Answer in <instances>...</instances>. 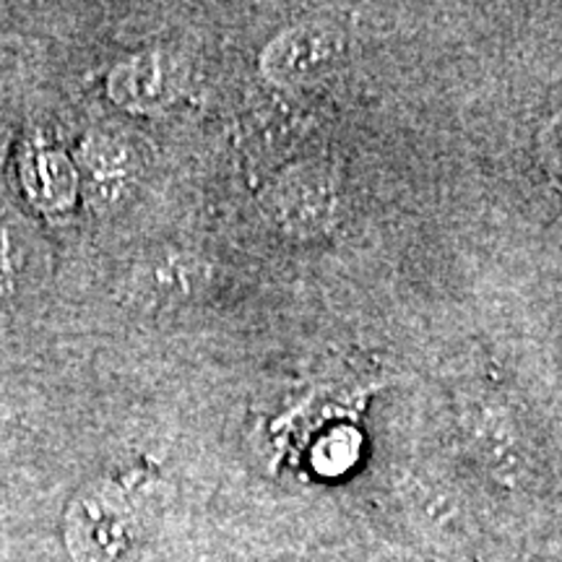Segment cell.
Returning <instances> with one entry per match:
<instances>
[{
  "instance_id": "cell-5",
  "label": "cell",
  "mask_w": 562,
  "mask_h": 562,
  "mask_svg": "<svg viewBox=\"0 0 562 562\" xmlns=\"http://www.w3.org/2000/svg\"><path fill=\"white\" fill-rule=\"evenodd\" d=\"M180 79L182 70L170 55L144 53L112 70L110 94L123 108L151 112L175 100Z\"/></svg>"
},
{
  "instance_id": "cell-8",
  "label": "cell",
  "mask_w": 562,
  "mask_h": 562,
  "mask_svg": "<svg viewBox=\"0 0 562 562\" xmlns=\"http://www.w3.org/2000/svg\"><path fill=\"white\" fill-rule=\"evenodd\" d=\"M542 154L550 170L562 180V112L542 133Z\"/></svg>"
},
{
  "instance_id": "cell-7",
  "label": "cell",
  "mask_w": 562,
  "mask_h": 562,
  "mask_svg": "<svg viewBox=\"0 0 562 562\" xmlns=\"http://www.w3.org/2000/svg\"><path fill=\"white\" fill-rule=\"evenodd\" d=\"M357 438L349 430H341L331 435L321 442L318 456H315V463L321 467V472L331 474V472H344L357 456Z\"/></svg>"
},
{
  "instance_id": "cell-1",
  "label": "cell",
  "mask_w": 562,
  "mask_h": 562,
  "mask_svg": "<svg viewBox=\"0 0 562 562\" xmlns=\"http://www.w3.org/2000/svg\"><path fill=\"white\" fill-rule=\"evenodd\" d=\"M66 547L76 562H117L131 547L133 516L110 484H91L66 513Z\"/></svg>"
},
{
  "instance_id": "cell-4",
  "label": "cell",
  "mask_w": 562,
  "mask_h": 562,
  "mask_svg": "<svg viewBox=\"0 0 562 562\" xmlns=\"http://www.w3.org/2000/svg\"><path fill=\"white\" fill-rule=\"evenodd\" d=\"M83 186L97 211H115L131 199L138 180L136 154L115 136H94L81 151Z\"/></svg>"
},
{
  "instance_id": "cell-3",
  "label": "cell",
  "mask_w": 562,
  "mask_h": 562,
  "mask_svg": "<svg viewBox=\"0 0 562 562\" xmlns=\"http://www.w3.org/2000/svg\"><path fill=\"white\" fill-rule=\"evenodd\" d=\"M336 206L334 175L315 161L292 167L271 188V214L292 235H318L331 224Z\"/></svg>"
},
{
  "instance_id": "cell-6",
  "label": "cell",
  "mask_w": 562,
  "mask_h": 562,
  "mask_svg": "<svg viewBox=\"0 0 562 562\" xmlns=\"http://www.w3.org/2000/svg\"><path fill=\"white\" fill-rule=\"evenodd\" d=\"M206 281L209 269L201 258L170 250L151 256L138 266V271L133 273V290L151 305H175L195 297Z\"/></svg>"
},
{
  "instance_id": "cell-9",
  "label": "cell",
  "mask_w": 562,
  "mask_h": 562,
  "mask_svg": "<svg viewBox=\"0 0 562 562\" xmlns=\"http://www.w3.org/2000/svg\"><path fill=\"white\" fill-rule=\"evenodd\" d=\"M5 451H9V427L0 422V459H3Z\"/></svg>"
},
{
  "instance_id": "cell-2",
  "label": "cell",
  "mask_w": 562,
  "mask_h": 562,
  "mask_svg": "<svg viewBox=\"0 0 562 562\" xmlns=\"http://www.w3.org/2000/svg\"><path fill=\"white\" fill-rule=\"evenodd\" d=\"M341 58V34L323 21H302L263 47L261 70L273 87L302 89L326 79Z\"/></svg>"
}]
</instances>
